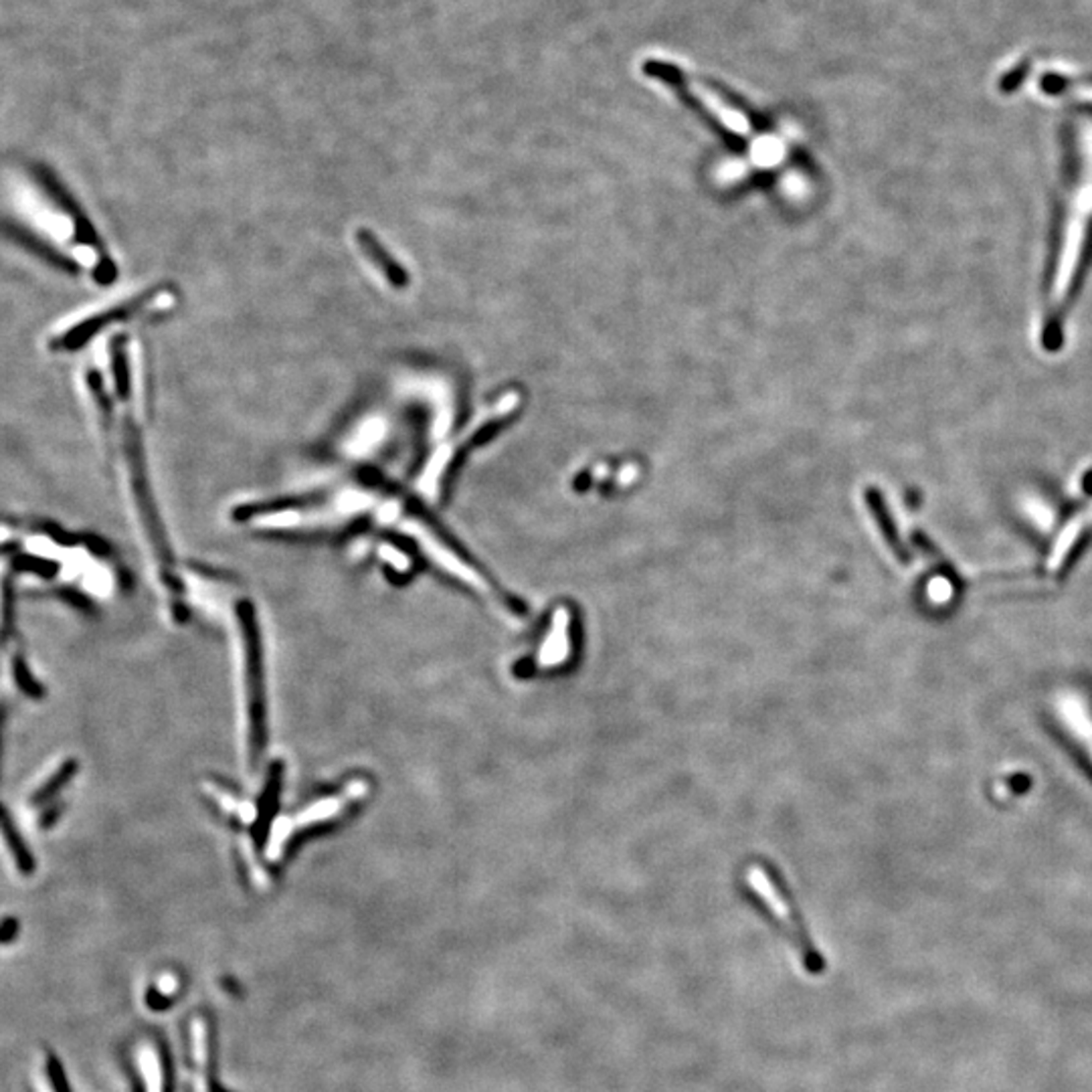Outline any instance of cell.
Here are the masks:
<instances>
[{
	"label": "cell",
	"instance_id": "10",
	"mask_svg": "<svg viewBox=\"0 0 1092 1092\" xmlns=\"http://www.w3.org/2000/svg\"><path fill=\"white\" fill-rule=\"evenodd\" d=\"M13 674H15V682H17V686H19L27 696H31V698H41V696L45 694L43 686H41L39 682H36L34 677L31 675V672H29V668H27V664H25V658H23L21 654H17L15 660H13Z\"/></svg>",
	"mask_w": 1092,
	"mask_h": 1092
},
{
	"label": "cell",
	"instance_id": "4",
	"mask_svg": "<svg viewBox=\"0 0 1092 1092\" xmlns=\"http://www.w3.org/2000/svg\"><path fill=\"white\" fill-rule=\"evenodd\" d=\"M569 648H571V642H569V611L558 610L554 613L552 629L546 635V642L543 644V648L539 652V666L548 668V666L560 664L564 658H567Z\"/></svg>",
	"mask_w": 1092,
	"mask_h": 1092
},
{
	"label": "cell",
	"instance_id": "7",
	"mask_svg": "<svg viewBox=\"0 0 1092 1092\" xmlns=\"http://www.w3.org/2000/svg\"><path fill=\"white\" fill-rule=\"evenodd\" d=\"M193 1038H195V1059H197V1092H227L219 1086H213L207 1076V1026L203 1020L193 1022Z\"/></svg>",
	"mask_w": 1092,
	"mask_h": 1092
},
{
	"label": "cell",
	"instance_id": "1",
	"mask_svg": "<svg viewBox=\"0 0 1092 1092\" xmlns=\"http://www.w3.org/2000/svg\"><path fill=\"white\" fill-rule=\"evenodd\" d=\"M233 656L237 672L239 735L247 761L253 765L266 744V688L255 611L249 601L233 606Z\"/></svg>",
	"mask_w": 1092,
	"mask_h": 1092
},
{
	"label": "cell",
	"instance_id": "2",
	"mask_svg": "<svg viewBox=\"0 0 1092 1092\" xmlns=\"http://www.w3.org/2000/svg\"><path fill=\"white\" fill-rule=\"evenodd\" d=\"M368 794V781L366 779H351L341 787L330 789L326 794H320L314 800L304 802L291 813L274 821L270 840L266 844V858L270 862H278L288 850V846L304 836L308 832L320 830L338 819H343L362 798Z\"/></svg>",
	"mask_w": 1092,
	"mask_h": 1092
},
{
	"label": "cell",
	"instance_id": "9",
	"mask_svg": "<svg viewBox=\"0 0 1092 1092\" xmlns=\"http://www.w3.org/2000/svg\"><path fill=\"white\" fill-rule=\"evenodd\" d=\"M39 1080H41V1088H39L41 1092H69L65 1076L61 1072V1066L51 1057H47L41 1062Z\"/></svg>",
	"mask_w": 1092,
	"mask_h": 1092
},
{
	"label": "cell",
	"instance_id": "3",
	"mask_svg": "<svg viewBox=\"0 0 1092 1092\" xmlns=\"http://www.w3.org/2000/svg\"><path fill=\"white\" fill-rule=\"evenodd\" d=\"M746 882L752 890H755L761 896V900L771 909L773 917L789 931V934L794 936L796 943L802 945L803 953L809 955V945H807L805 934H803V927L800 925L794 909H791L787 896L783 898V894L777 886V880L765 868H761V866H752V868H748V872H746Z\"/></svg>",
	"mask_w": 1092,
	"mask_h": 1092
},
{
	"label": "cell",
	"instance_id": "6",
	"mask_svg": "<svg viewBox=\"0 0 1092 1092\" xmlns=\"http://www.w3.org/2000/svg\"><path fill=\"white\" fill-rule=\"evenodd\" d=\"M0 832H3V836H5L7 844H9V850H11L13 858H15V862H17V868H19L23 874H31V872L34 870V860H32V856H31L27 844H25L23 838L19 836V830L15 827L11 815H9L3 807H0Z\"/></svg>",
	"mask_w": 1092,
	"mask_h": 1092
},
{
	"label": "cell",
	"instance_id": "8",
	"mask_svg": "<svg viewBox=\"0 0 1092 1092\" xmlns=\"http://www.w3.org/2000/svg\"><path fill=\"white\" fill-rule=\"evenodd\" d=\"M75 773H78V761H73V759L65 761V763L49 777V781L31 798V805H43V803H49L51 800H55L59 791L67 785V781H69Z\"/></svg>",
	"mask_w": 1092,
	"mask_h": 1092
},
{
	"label": "cell",
	"instance_id": "5",
	"mask_svg": "<svg viewBox=\"0 0 1092 1092\" xmlns=\"http://www.w3.org/2000/svg\"><path fill=\"white\" fill-rule=\"evenodd\" d=\"M358 243L362 253L368 255V259L374 263L376 270H383V276L391 282V286H405L407 276L401 270L399 263L393 261V257L387 253V249L376 241L368 231H360L358 233Z\"/></svg>",
	"mask_w": 1092,
	"mask_h": 1092
}]
</instances>
